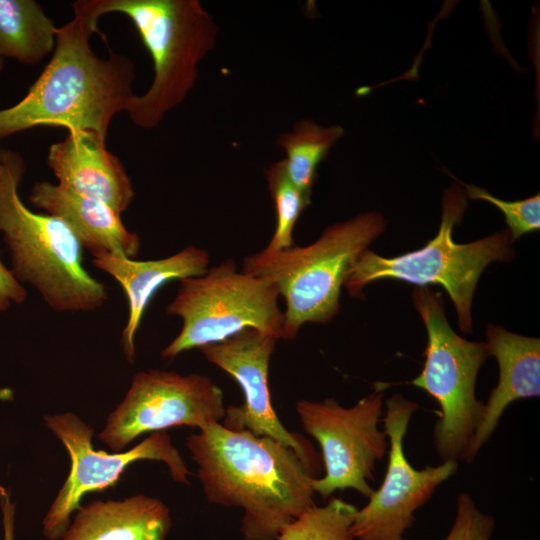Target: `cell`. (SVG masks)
Segmentation results:
<instances>
[{
	"label": "cell",
	"instance_id": "obj_27",
	"mask_svg": "<svg viewBox=\"0 0 540 540\" xmlns=\"http://www.w3.org/2000/svg\"><path fill=\"white\" fill-rule=\"evenodd\" d=\"M3 66H4V59L0 58V74L3 70Z\"/></svg>",
	"mask_w": 540,
	"mask_h": 540
},
{
	"label": "cell",
	"instance_id": "obj_3",
	"mask_svg": "<svg viewBox=\"0 0 540 540\" xmlns=\"http://www.w3.org/2000/svg\"><path fill=\"white\" fill-rule=\"evenodd\" d=\"M74 14L98 22L108 13L126 15L149 51L154 77L131 99L126 112L134 125L151 129L181 104L198 78V64L214 48L218 26L198 0H78Z\"/></svg>",
	"mask_w": 540,
	"mask_h": 540
},
{
	"label": "cell",
	"instance_id": "obj_4",
	"mask_svg": "<svg viewBox=\"0 0 540 540\" xmlns=\"http://www.w3.org/2000/svg\"><path fill=\"white\" fill-rule=\"evenodd\" d=\"M22 156L0 150V231L11 252L12 273L29 283L53 310L90 312L108 299L106 287L82 264V246L60 218L31 211L18 188Z\"/></svg>",
	"mask_w": 540,
	"mask_h": 540
},
{
	"label": "cell",
	"instance_id": "obj_9",
	"mask_svg": "<svg viewBox=\"0 0 540 540\" xmlns=\"http://www.w3.org/2000/svg\"><path fill=\"white\" fill-rule=\"evenodd\" d=\"M296 411L304 430L319 443L325 475L313 478L311 487L323 499L335 491L354 489L369 498L374 489L375 463L388 453L389 441L379 428L383 394L377 389L352 407L335 399L300 400Z\"/></svg>",
	"mask_w": 540,
	"mask_h": 540
},
{
	"label": "cell",
	"instance_id": "obj_26",
	"mask_svg": "<svg viewBox=\"0 0 540 540\" xmlns=\"http://www.w3.org/2000/svg\"><path fill=\"white\" fill-rule=\"evenodd\" d=\"M0 502L3 513L4 540H13L14 504L11 503L9 494L2 486H0Z\"/></svg>",
	"mask_w": 540,
	"mask_h": 540
},
{
	"label": "cell",
	"instance_id": "obj_1",
	"mask_svg": "<svg viewBox=\"0 0 540 540\" xmlns=\"http://www.w3.org/2000/svg\"><path fill=\"white\" fill-rule=\"evenodd\" d=\"M186 446L207 500L243 510L245 540H275L316 505L311 480L318 472L270 437L217 422L190 434Z\"/></svg>",
	"mask_w": 540,
	"mask_h": 540
},
{
	"label": "cell",
	"instance_id": "obj_11",
	"mask_svg": "<svg viewBox=\"0 0 540 540\" xmlns=\"http://www.w3.org/2000/svg\"><path fill=\"white\" fill-rule=\"evenodd\" d=\"M224 395L209 377L152 369L134 375L122 402L107 418L99 439L121 452L138 436L174 426L201 428L225 415Z\"/></svg>",
	"mask_w": 540,
	"mask_h": 540
},
{
	"label": "cell",
	"instance_id": "obj_8",
	"mask_svg": "<svg viewBox=\"0 0 540 540\" xmlns=\"http://www.w3.org/2000/svg\"><path fill=\"white\" fill-rule=\"evenodd\" d=\"M279 296L273 282L239 272L232 259L203 275L179 280L177 294L166 312L181 318L182 328L161 356L174 358L249 328L282 339L284 319Z\"/></svg>",
	"mask_w": 540,
	"mask_h": 540
},
{
	"label": "cell",
	"instance_id": "obj_20",
	"mask_svg": "<svg viewBox=\"0 0 540 540\" xmlns=\"http://www.w3.org/2000/svg\"><path fill=\"white\" fill-rule=\"evenodd\" d=\"M343 134L340 125L323 127L307 118L294 123L291 131L279 135L277 144L286 154L283 159L286 172L297 188L311 195L319 164Z\"/></svg>",
	"mask_w": 540,
	"mask_h": 540
},
{
	"label": "cell",
	"instance_id": "obj_13",
	"mask_svg": "<svg viewBox=\"0 0 540 540\" xmlns=\"http://www.w3.org/2000/svg\"><path fill=\"white\" fill-rule=\"evenodd\" d=\"M276 342V338L249 328L199 349L209 362L236 380L244 395L243 404L226 408L221 424L233 431L270 437L294 450L318 472L317 454L311 444L298 433L287 430L272 406L268 373Z\"/></svg>",
	"mask_w": 540,
	"mask_h": 540
},
{
	"label": "cell",
	"instance_id": "obj_18",
	"mask_svg": "<svg viewBox=\"0 0 540 540\" xmlns=\"http://www.w3.org/2000/svg\"><path fill=\"white\" fill-rule=\"evenodd\" d=\"M77 511L62 540H165L171 527L168 507L143 494L92 501Z\"/></svg>",
	"mask_w": 540,
	"mask_h": 540
},
{
	"label": "cell",
	"instance_id": "obj_7",
	"mask_svg": "<svg viewBox=\"0 0 540 540\" xmlns=\"http://www.w3.org/2000/svg\"><path fill=\"white\" fill-rule=\"evenodd\" d=\"M413 304L426 327L428 341L421 373L409 384L429 393L439 404L433 442L442 461L464 460L481 422L484 403L476 398L478 372L488 357L485 342L468 341L454 332L444 312L441 293L416 286Z\"/></svg>",
	"mask_w": 540,
	"mask_h": 540
},
{
	"label": "cell",
	"instance_id": "obj_10",
	"mask_svg": "<svg viewBox=\"0 0 540 540\" xmlns=\"http://www.w3.org/2000/svg\"><path fill=\"white\" fill-rule=\"evenodd\" d=\"M44 421L63 443L71 459L69 475L43 519V534L49 540L63 536L71 514L80 508L86 493L113 487L135 461H162L174 481L190 483L188 475L191 473L165 431L151 433L126 452L110 454L93 448V428L75 414L46 415Z\"/></svg>",
	"mask_w": 540,
	"mask_h": 540
},
{
	"label": "cell",
	"instance_id": "obj_22",
	"mask_svg": "<svg viewBox=\"0 0 540 540\" xmlns=\"http://www.w3.org/2000/svg\"><path fill=\"white\" fill-rule=\"evenodd\" d=\"M266 180L274 201L276 225L272 238L264 248L280 251L295 245L293 230L303 210L310 205L311 195L297 188L290 180L284 160L271 165L266 171Z\"/></svg>",
	"mask_w": 540,
	"mask_h": 540
},
{
	"label": "cell",
	"instance_id": "obj_25",
	"mask_svg": "<svg viewBox=\"0 0 540 540\" xmlns=\"http://www.w3.org/2000/svg\"><path fill=\"white\" fill-rule=\"evenodd\" d=\"M26 296L24 287L0 260V311L6 310L11 302L21 304Z\"/></svg>",
	"mask_w": 540,
	"mask_h": 540
},
{
	"label": "cell",
	"instance_id": "obj_2",
	"mask_svg": "<svg viewBox=\"0 0 540 540\" xmlns=\"http://www.w3.org/2000/svg\"><path fill=\"white\" fill-rule=\"evenodd\" d=\"M94 33H100L98 22L80 14L58 28L42 73L24 98L0 110V139L40 126L92 131L106 139L112 118L135 96V69L122 54L98 57L90 46Z\"/></svg>",
	"mask_w": 540,
	"mask_h": 540
},
{
	"label": "cell",
	"instance_id": "obj_23",
	"mask_svg": "<svg viewBox=\"0 0 540 540\" xmlns=\"http://www.w3.org/2000/svg\"><path fill=\"white\" fill-rule=\"evenodd\" d=\"M467 198L490 202L504 215L512 241L540 228V195L518 201H505L491 195L484 188L461 183Z\"/></svg>",
	"mask_w": 540,
	"mask_h": 540
},
{
	"label": "cell",
	"instance_id": "obj_12",
	"mask_svg": "<svg viewBox=\"0 0 540 540\" xmlns=\"http://www.w3.org/2000/svg\"><path fill=\"white\" fill-rule=\"evenodd\" d=\"M419 405L395 394L386 401L384 431L389 441L385 477L368 503L357 509L351 532L357 540H403L414 521V513L458 468L456 461L415 469L404 453V437L412 414Z\"/></svg>",
	"mask_w": 540,
	"mask_h": 540
},
{
	"label": "cell",
	"instance_id": "obj_14",
	"mask_svg": "<svg viewBox=\"0 0 540 540\" xmlns=\"http://www.w3.org/2000/svg\"><path fill=\"white\" fill-rule=\"evenodd\" d=\"M105 140L92 131L68 132L50 146L47 165L58 185L77 195L98 200L121 215L131 205L135 192L119 158Z\"/></svg>",
	"mask_w": 540,
	"mask_h": 540
},
{
	"label": "cell",
	"instance_id": "obj_24",
	"mask_svg": "<svg viewBox=\"0 0 540 540\" xmlns=\"http://www.w3.org/2000/svg\"><path fill=\"white\" fill-rule=\"evenodd\" d=\"M494 527L493 517L478 509L468 493L461 492L456 499L454 523L444 540H490Z\"/></svg>",
	"mask_w": 540,
	"mask_h": 540
},
{
	"label": "cell",
	"instance_id": "obj_19",
	"mask_svg": "<svg viewBox=\"0 0 540 540\" xmlns=\"http://www.w3.org/2000/svg\"><path fill=\"white\" fill-rule=\"evenodd\" d=\"M58 28L33 0H0V58L34 65L53 52Z\"/></svg>",
	"mask_w": 540,
	"mask_h": 540
},
{
	"label": "cell",
	"instance_id": "obj_15",
	"mask_svg": "<svg viewBox=\"0 0 540 540\" xmlns=\"http://www.w3.org/2000/svg\"><path fill=\"white\" fill-rule=\"evenodd\" d=\"M485 344L488 356L496 358L499 379L484 404L481 422L464 458L467 463L475 459L491 438L509 404L540 395L539 338L519 335L488 324Z\"/></svg>",
	"mask_w": 540,
	"mask_h": 540
},
{
	"label": "cell",
	"instance_id": "obj_21",
	"mask_svg": "<svg viewBox=\"0 0 540 540\" xmlns=\"http://www.w3.org/2000/svg\"><path fill=\"white\" fill-rule=\"evenodd\" d=\"M356 506L331 497L289 523L275 540H356L351 532Z\"/></svg>",
	"mask_w": 540,
	"mask_h": 540
},
{
	"label": "cell",
	"instance_id": "obj_17",
	"mask_svg": "<svg viewBox=\"0 0 540 540\" xmlns=\"http://www.w3.org/2000/svg\"><path fill=\"white\" fill-rule=\"evenodd\" d=\"M30 202L46 214L64 221L82 248L93 257L108 254L134 259L138 256L141 247L139 236L129 231L120 214L105 203L47 181L34 184Z\"/></svg>",
	"mask_w": 540,
	"mask_h": 540
},
{
	"label": "cell",
	"instance_id": "obj_6",
	"mask_svg": "<svg viewBox=\"0 0 540 540\" xmlns=\"http://www.w3.org/2000/svg\"><path fill=\"white\" fill-rule=\"evenodd\" d=\"M466 207L465 190L452 185L443 195L437 235L424 247L391 258L366 249L348 273L344 283L348 294L360 298L365 285L381 279H396L416 286L438 285L454 304L460 330L470 333L472 300L482 272L492 262L511 261L514 249L508 229L470 243H456L453 228L462 220Z\"/></svg>",
	"mask_w": 540,
	"mask_h": 540
},
{
	"label": "cell",
	"instance_id": "obj_5",
	"mask_svg": "<svg viewBox=\"0 0 540 540\" xmlns=\"http://www.w3.org/2000/svg\"><path fill=\"white\" fill-rule=\"evenodd\" d=\"M385 228L381 213L366 212L327 227L310 245L263 249L243 260L244 273L270 280L285 300L282 339L292 340L304 324L327 323L338 314L351 267Z\"/></svg>",
	"mask_w": 540,
	"mask_h": 540
},
{
	"label": "cell",
	"instance_id": "obj_16",
	"mask_svg": "<svg viewBox=\"0 0 540 540\" xmlns=\"http://www.w3.org/2000/svg\"><path fill=\"white\" fill-rule=\"evenodd\" d=\"M209 262V253L192 245L157 260L136 261L108 254L93 257V265L115 279L126 294L128 319L122 331L121 343L130 363L135 359L136 332L155 293L171 280L203 275L208 270Z\"/></svg>",
	"mask_w": 540,
	"mask_h": 540
}]
</instances>
